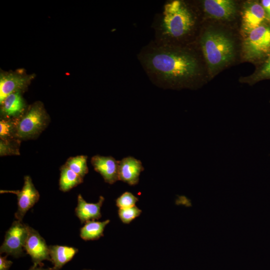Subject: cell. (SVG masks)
<instances>
[{"label": "cell", "mask_w": 270, "mask_h": 270, "mask_svg": "<svg viewBox=\"0 0 270 270\" xmlns=\"http://www.w3.org/2000/svg\"><path fill=\"white\" fill-rule=\"evenodd\" d=\"M82 270H90V269H84Z\"/></svg>", "instance_id": "83f0119b"}, {"label": "cell", "mask_w": 270, "mask_h": 270, "mask_svg": "<svg viewBox=\"0 0 270 270\" xmlns=\"http://www.w3.org/2000/svg\"><path fill=\"white\" fill-rule=\"evenodd\" d=\"M0 140H8L16 138L15 137L14 121L8 118L0 120Z\"/></svg>", "instance_id": "44dd1931"}, {"label": "cell", "mask_w": 270, "mask_h": 270, "mask_svg": "<svg viewBox=\"0 0 270 270\" xmlns=\"http://www.w3.org/2000/svg\"><path fill=\"white\" fill-rule=\"evenodd\" d=\"M87 160L88 156L84 155L70 157L68 159L64 165L84 178L88 172Z\"/></svg>", "instance_id": "ffe728a7"}, {"label": "cell", "mask_w": 270, "mask_h": 270, "mask_svg": "<svg viewBox=\"0 0 270 270\" xmlns=\"http://www.w3.org/2000/svg\"><path fill=\"white\" fill-rule=\"evenodd\" d=\"M270 54V24L265 22L242 37V62L254 66Z\"/></svg>", "instance_id": "5b68a950"}, {"label": "cell", "mask_w": 270, "mask_h": 270, "mask_svg": "<svg viewBox=\"0 0 270 270\" xmlns=\"http://www.w3.org/2000/svg\"><path fill=\"white\" fill-rule=\"evenodd\" d=\"M28 270H53L52 268H44L41 266H32Z\"/></svg>", "instance_id": "4316f807"}, {"label": "cell", "mask_w": 270, "mask_h": 270, "mask_svg": "<svg viewBox=\"0 0 270 270\" xmlns=\"http://www.w3.org/2000/svg\"><path fill=\"white\" fill-rule=\"evenodd\" d=\"M204 20L194 0H169L154 18L156 43L186 46L194 44Z\"/></svg>", "instance_id": "3957f363"}, {"label": "cell", "mask_w": 270, "mask_h": 270, "mask_svg": "<svg viewBox=\"0 0 270 270\" xmlns=\"http://www.w3.org/2000/svg\"><path fill=\"white\" fill-rule=\"evenodd\" d=\"M83 178L64 164L60 168L59 186L60 190L66 192L82 183Z\"/></svg>", "instance_id": "d6986e66"}, {"label": "cell", "mask_w": 270, "mask_h": 270, "mask_svg": "<svg viewBox=\"0 0 270 270\" xmlns=\"http://www.w3.org/2000/svg\"><path fill=\"white\" fill-rule=\"evenodd\" d=\"M48 246L53 270H60L70 261L78 251L76 248L66 246L52 245Z\"/></svg>", "instance_id": "9a60e30c"}, {"label": "cell", "mask_w": 270, "mask_h": 270, "mask_svg": "<svg viewBox=\"0 0 270 270\" xmlns=\"http://www.w3.org/2000/svg\"><path fill=\"white\" fill-rule=\"evenodd\" d=\"M194 44L206 62L210 80L242 63V36L238 26L204 20Z\"/></svg>", "instance_id": "7a4b0ae2"}, {"label": "cell", "mask_w": 270, "mask_h": 270, "mask_svg": "<svg viewBox=\"0 0 270 270\" xmlns=\"http://www.w3.org/2000/svg\"><path fill=\"white\" fill-rule=\"evenodd\" d=\"M110 222V220L102 222L90 220L86 222L80 230V236L84 240H96L104 236V230Z\"/></svg>", "instance_id": "ac0fdd59"}, {"label": "cell", "mask_w": 270, "mask_h": 270, "mask_svg": "<svg viewBox=\"0 0 270 270\" xmlns=\"http://www.w3.org/2000/svg\"><path fill=\"white\" fill-rule=\"evenodd\" d=\"M0 104L2 114L6 118L19 116L25 106L24 101L20 92L10 94L4 98Z\"/></svg>", "instance_id": "2e32d148"}, {"label": "cell", "mask_w": 270, "mask_h": 270, "mask_svg": "<svg viewBox=\"0 0 270 270\" xmlns=\"http://www.w3.org/2000/svg\"><path fill=\"white\" fill-rule=\"evenodd\" d=\"M18 140L13 139L8 140L0 141V155H19Z\"/></svg>", "instance_id": "7402d4cb"}, {"label": "cell", "mask_w": 270, "mask_h": 270, "mask_svg": "<svg viewBox=\"0 0 270 270\" xmlns=\"http://www.w3.org/2000/svg\"><path fill=\"white\" fill-rule=\"evenodd\" d=\"M138 200L132 193L126 192L116 199V204L119 209L131 208L136 206Z\"/></svg>", "instance_id": "cb8c5ba5"}, {"label": "cell", "mask_w": 270, "mask_h": 270, "mask_svg": "<svg viewBox=\"0 0 270 270\" xmlns=\"http://www.w3.org/2000/svg\"><path fill=\"white\" fill-rule=\"evenodd\" d=\"M242 0H194L204 20L237 26Z\"/></svg>", "instance_id": "277c9868"}, {"label": "cell", "mask_w": 270, "mask_h": 270, "mask_svg": "<svg viewBox=\"0 0 270 270\" xmlns=\"http://www.w3.org/2000/svg\"><path fill=\"white\" fill-rule=\"evenodd\" d=\"M144 170L142 162L132 156H128L119 161L118 178L130 186L139 182L140 172Z\"/></svg>", "instance_id": "7c38bea8"}, {"label": "cell", "mask_w": 270, "mask_h": 270, "mask_svg": "<svg viewBox=\"0 0 270 270\" xmlns=\"http://www.w3.org/2000/svg\"><path fill=\"white\" fill-rule=\"evenodd\" d=\"M91 163L94 170L109 184L116 182L118 178L119 161L111 156L96 155L92 157Z\"/></svg>", "instance_id": "8fae6325"}, {"label": "cell", "mask_w": 270, "mask_h": 270, "mask_svg": "<svg viewBox=\"0 0 270 270\" xmlns=\"http://www.w3.org/2000/svg\"><path fill=\"white\" fill-rule=\"evenodd\" d=\"M266 14L267 22L270 24V0H260Z\"/></svg>", "instance_id": "d4e9b609"}, {"label": "cell", "mask_w": 270, "mask_h": 270, "mask_svg": "<svg viewBox=\"0 0 270 270\" xmlns=\"http://www.w3.org/2000/svg\"></svg>", "instance_id": "f1b7e54d"}, {"label": "cell", "mask_w": 270, "mask_h": 270, "mask_svg": "<svg viewBox=\"0 0 270 270\" xmlns=\"http://www.w3.org/2000/svg\"><path fill=\"white\" fill-rule=\"evenodd\" d=\"M137 58L150 80L164 88L196 90L210 81L206 62L194 44L162 45L152 40Z\"/></svg>", "instance_id": "6da1fadb"}, {"label": "cell", "mask_w": 270, "mask_h": 270, "mask_svg": "<svg viewBox=\"0 0 270 270\" xmlns=\"http://www.w3.org/2000/svg\"><path fill=\"white\" fill-rule=\"evenodd\" d=\"M254 66V70L252 74L239 78L240 82L253 86L262 80H270V54Z\"/></svg>", "instance_id": "e0dca14e"}, {"label": "cell", "mask_w": 270, "mask_h": 270, "mask_svg": "<svg viewBox=\"0 0 270 270\" xmlns=\"http://www.w3.org/2000/svg\"><path fill=\"white\" fill-rule=\"evenodd\" d=\"M104 198L100 196L96 203L86 202L80 194L78 196V204L75 213L82 224L100 219L101 216L100 208L104 202Z\"/></svg>", "instance_id": "4fadbf2b"}, {"label": "cell", "mask_w": 270, "mask_h": 270, "mask_svg": "<svg viewBox=\"0 0 270 270\" xmlns=\"http://www.w3.org/2000/svg\"><path fill=\"white\" fill-rule=\"evenodd\" d=\"M28 82V78L16 74H2L0 78V103L10 94L19 92Z\"/></svg>", "instance_id": "5bb4252c"}, {"label": "cell", "mask_w": 270, "mask_h": 270, "mask_svg": "<svg viewBox=\"0 0 270 270\" xmlns=\"http://www.w3.org/2000/svg\"><path fill=\"white\" fill-rule=\"evenodd\" d=\"M24 248L30 256L33 265L42 266L44 260L50 261L49 246L39 232L30 226Z\"/></svg>", "instance_id": "30bf717a"}, {"label": "cell", "mask_w": 270, "mask_h": 270, "mask_svg": "<svg viewBox=\"0 0 270 270\" xmlns=\"http://www.w3.org/2000/svg\"><path fill=\"white\" fill-rule=\"evenodd\" d=\"M7 256H0V270H8L12 264L11 260H8Z\"/></svg>", "instance_id": "484cf974"}, {"label": "cell", "mask_w": 270, "mask_h": 270, "mask_svg": "<svg viewBox=\"0 0 270 270\" xmlns=\"http://www.w3.org/2000/svg\"><path fill=\"white\" fill-rule=\"evenodd\" d=\"M28 226L15 220L6 232L0 248V254L18 258L24 254V245L28 235Z\"/></svg>", "instance_id": "52a82bcc"}, {"label": "cell", "mask_w": 270, "mask_h": 270, "mask_svg": "<svg viewBox=\"0 0 270 270\" xmlns=\"http://www.w3.org/2000/svg\"><path fill=\"white\" fill-rule=\"evenodd\" d=\"M48 122V116L42 105L35 104L14 121L15 137L18 140L34 138L42 132Z\"/></svg>", "instance_id": "8992f818"}, {"label": "cell", "mask_w": 270, "mask_h": 270, "mask_svg": "<svg viewBox=\"0 0 270 270\" xmlns=\"http://www.w3.org/2000/svg\"><path fill=\"white\" fill-rule=\"evenodd\" d=\"M265 22H268L260 0H242L240 18L242 37Z\"/></svg>", "instance_id": "ba28073f"}, {"label": "cell", "mask_w": 270, "mask_h": 270, "mask_svg": "<svg viewBox=\"0 0 270 270\" xmlns=\"http://www.w3.org/2000/svg\"><path fill=\"white\" fill-rule=\"evenodd\" d=\"M142 212L141 210L135 206L126 208H120L118 210V214L123 223L128 224L134 218L138 217L141 214Z\"/></svg>", "instance_id": "603a6c76"}, {"label": "cell", "mask_w": 270, "mask_h": 270, "mask_svg": "<svg viewBox=\"0 0 270 270\" xmlns=\"http://www.w3.org/2000/svg\"><path fill=\"white\" fill-rule=\"evenodd\" d=\"M0 193H11L17 196L18 209L14 214L16 220L22 221L28 210L38 201L40 194L35 188L31 178L26 176L21 190H0Z\"/></svg>", "instance_id": "9c48e42d"}]
</instances>
